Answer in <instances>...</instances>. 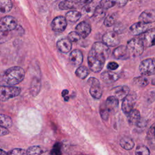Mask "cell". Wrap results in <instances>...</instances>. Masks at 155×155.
I'll return each instance as SVG.
<instances>
[{"instance_id":"ffe728a7","label":"cell","mask_w":155,"mask_h":155,"mask_svg":"<svg viewBox=\"0 0 155 155\" xmlns=\"http://www.w3.org/2000/svg\"><path fill=\"white\" fill-rule=\"evenodd\" d=\"M127 120L131 125H138L140 121V114L138 110L133 109L127 114Z\"/></svg>"},{"instance_id":"74e56055","label":"cell","mask_w":155,"mask_h":155,"mask_svg":"<svg viewBox=\"0 0 155 155\" xmlns=\"http://www.w3.org/2000/svg\"><path fill=\"white\" fill-rule=\"evenodd\" d=\"M67 39L71 42H76L80 40L81 37L76 31H71L68 33Z\"/></svg>"},{"instance_id":"30bf717a","label":"cell","mask_w":155,"mask_h":155,"mask_svg":"<svg viewBox=\"0 0 155 155\" xmlns=\"http://www.w3.org/2000/svg\"><path fill=\"white\" fill-rule=\"evenodd\" d=\"M17 27L16 19L12 16H6L0 20V27L10 31L15 30Z\"/></svg>"},{"instance_id":"277c9868","label":"cell","mask_w":155,"mask_h":155,"mask_svg":"<svg viewBox=\"0 0 155 155\" xmlns=\"http://www.w3.org/2000/svg\"><path fill=\"white\" fill-rule=\"evenodd\" d=\"M21 91L19 87L0 85V101H6L18 96Z\"/></svg>"},{"instance_id":"ee69618b","label":"cell","mask_w":155,"mask_h":155,"mask_svg":"<svg viewBox=\"0 0 155 155\" xmlns=\"http://www.w3.org/2000/svg\"><path fill=\"white\" fill-rule=\"evenodd\" d=\"M93 1V0H76L78 4H79L81 5H84L91 3Z\"/></svg>"},{"instance_id":"f35d334b","label":"cell","mask_w":155,"mask_h":155,"mask_svg":"<svg viewBox=\"0 0 155 155\" xmlns=\"http://www.w3.org/2000/svg\"><path fill=\"white\" fill-rule=\"evenodd\" d=\"M7 155H26V151L22 148H14L7 153Z\"/></svg>"},{"instance_id":"9c48e42d","label":"cell","mask_w":155,"mask_h":155,"mask_svg":"<svg viewBox=\"0 0 155 155\" xmlns=\"http://www.w3.org/2000/svg\"><path fill=\"white\" fill-rule=\"evenodd\" d=\"M154 35L155 30L153 28L148 30L139 36L143 44L144 47H150L154 45Z\"/></svg>"},{"instance_id":"f6af8a7d","label":"cell","mask_w":155,"mask_h":155,"mask_svg":"<svg viewBox=\"0 0 155 155\" xmlns=\"http://www.w3.org/2000/svg\"><path fill=\"white\" fill-rule=\"evenodd\" d=\"M9 133V131L7 128L0 127V136H5Z\"/></svg>"},{"instance_id":"8fae6325","label":"cell","mask_w":155,"mask_h":155,"mask_svg":"<svg viewBox=\"0 0 155 155\" xmlns=\"http://www.w3.org/2000/svg\"><path fill=\"white\" fill-rule=\"evenodd\" d=\"M91 31V25L86 21L81 22L76 27V32L83 39L86 38L90 34Z\"/></svg>"},{"instance_id":"7402d4cb","label":"cell","mask_w":155,"mask_h":155,"mask_svg":"<svg viewBox=\"0 0 155 155\" xmlns=\"http://www.w3.org/2000/svg\"><path fill=\"white\" fill-rule=\"evenodd\" d=\"M26 155H50V153L39 146L30 147L26 151Z\"/></svg>"},{"instance_id":"ba28073f","label":"cell","mask_w":155,"mask_h":155,"mask_svg":"<svg viewBox=\"0 0 155 155\" xmlns=\"http://www.w3.org/2000/svg\"><path fill=\"white\" fill-rule=\"evenodd\" d=\"M67 25V21L65 17L59 16L54 18L51 24L52 30L57 33H61L64 31Z\"/></svg>"},{"instance_id":"7dc6e473","label":"cell","mask_w":155,"mask_h":155,"mask_svg":"<svg viewBox=\"0 0 155 155\" xmlns=\"http://www.w3.org/2000/svg\"><path fill=\"white\" fill-rule=\"evenodd\" d=\"M0 155H7V152L2 149H0Z\"/></svg>"},{"instance_id":"8d00e7d4","label":"cell","mask_w":155,"mask_h":155,"mask_svg":"<svg viewBox=\"0 0 155 155\" xmlns=\"http://www.w3.org/2000/svg\"><path fill=\"white\" fill-rule=\"evenodd\" d=\"M9 31L0 27V44H2L7 41L9 39Z\"/></svg>"},{"instance_id":"1f68e13d","label":"cell","mask_w":155,"mask_h":155,"mask_svg":"<svg viewBox=\"0 0 155 155\" xmlns=\"http://www.w3.org/2000/svg\"><path fill=\"white\" fill-rule=\"evenodd\" d=\"M117 18V15L116 13H112L110 14L107 16L104 19V24L106 27H111L112 25H114L116 23Z\"/></svg>"},{"instance_id":"7a4b0ae2","label":"cell","mask_w":155,"mask_h":155,"mask_svg":"<svg viewBox=\"0 0 155 155\" xmlns=\"http://www.w3.org/2000/svg\"><path fill=\"white\" fill-rule=\"evenodd\" d=\"M25 77V71L20 67H12L4 72L2 78L6 84L10 86L16 85L22 81Z\"/></svg>"},{"instance_id":"d6986e66","label":"cell","mask_w":155,"mask_h":155,"mask_svg":"<svg viewBox=\"0 0 155 155\" xmlns=\"http://www.w3.org/2000/svg\"><path fill=\"white\" fill-rule=\"evenodd\" d=\"M101 79L105 84H112L119 79V76L111 71H105L102 73Z\"/></svg>"},{"instance_id":"c3c4849f","label":"cell","mask_w":155,"mask_h":155,"mask_svg":"<svg viewBox=\"0 0 155 155\" xmlns=\"http://www.w3.org/2000/svg\"><path fill=\"white\" fill-rule=\"evenodd\" d=\"M64 98L65 101H68V99H69V97H68L67 96H66L64 97Z\"/></svg>"},{"instance_id":"836d02e7","label":"cell","mask_w":155,"mask_h":155,"mask_svg":"<svg viewBox=\"0 0 155 155\" xmlns=\"http://www.w3.org/2000/svg\"><path fill=\"white\" fill-rule=\"evenodd\" d=\"M95 8L96 7H94V5L92 4V3H90V4L84 5L82 10L84 14L87 15L90 17H91L93 15Z\"/></svg>"},{"instance_id":"8992f818","label":"cell","mask_w":155,"mask_h":155,"mask_svg":"<svg viewBox=\"0 0 155 155\" xmlns=\"http://www.w3.org/2000/svg\"><path fill=\"white\" fill-rule=\"evenodd\" d=\"M102 43L107 47H114L119 44L118 35L114 31H108L105 33L102 38Z\"/></svg>"},{"instance_id":"f546056e","label":"cell","mask_w":155,"mask_h":155,"mask_svg":"<svg viewBox=\"0 0 155 155\" xmlns=\"http://www.w3.org/2000/svg\"><path fill=\"white\" fill-rule=\"evenodd\" d=\"M12 120L11 117L4 114H0V127L8 128L12 125Z\"/></svg>"},{"instance_id":"ac0fdd59","label":"cell","mask_w":155,"mask_h":155,"mask_svg":"<svg viewBox=\"0 0 155 155\" xmlns=\"http://www.w3.org/2000/svg\"><path fill=\"white\" fill-rule=\"evenodd\" d=\"M70 61L74 66H79L83 62V54L79 50H73L70 54Z\"/></svg>"},{"instance_id":"4dcf8cb0","label":"cell","mask_w":155,"mask_h":155,"mask_svg":"<svg viewBox=\"0 0 155 155\" xmlns=\"http://www.w3.org/2000/svg\"><path fill=\"white\" fill-rule=\"evenodd\" d=\"M133 84L139 87H146L149 84L148 79L144 76H140L133 79Z\"/></svg>"},{"instance_id":"ab89813d","label":"cell","mask_w":155,"mask_h":155,"mask_svg":"<svg viewBox=\"0 0 155 155\" xmlns=\"http://www.w3.org/2000/svg\"><path fill=\"white\" fill-rule=\"evenodd\" d=\"M100 114L101 116V117L104 120H107L109 117V113L106 110V108L104 107V104H102L101 107H100Z\"/></svg>"},{"instance_id":"83f0119b","label":"cell","mask_w":155,"mask_h":155,"mask_svg":"<svg viewBox=\"0 0 155 155\" xmlns=\"http://www.w3.org/2000/svg\"><path fill=\"white\" fill-rule=\"evenodd\" d=\"M90 93L91 96L96 99H99L102 95V90L100 85H96L90 86Z\"/></svg>"},{"instance_id":"e575fe53","label":"cell","mask_w":155,"mask_h":155,"mask_svg":"<svg viewBox=\"0 0 155 155\" xmlns=\"http://www.w3.org/2000/svg\"><path fill=\"white\" fill-rule=\"evenodd\" d=\"M136 155H150V152L148 148L145 145H139L136 147Z\"/></svg>"},{"instance_id":"44dd1931","label":"cell","mask_w":155,"mask_h":155,"mask_svg":"<svg viewBox=\"0 0 155 155\" xmlns=\"http://www.w3.org/2000/svg\"><path fill=\"white\" fill-rule=\"evenodd\" d=\"M72 47L71 42L67 38H63L57 42V48L62 53H68Z\"/></svg>"},{"instance_id":"d4e9b609","label":"cell","mask_w":155,"mask_h":155,"mask_svg":"<svg viewBox=\"0 0 155 155\" xmlns=\"http://www.w3.org/2000/svg\"><path fill=\"white\" fill-rule=\"evenodd\" d=\"M78 3L76 0H64L59 4V8L61 10H70L76 8Z\"/></svg>"},{"instance_id":"9a60e30c","label":"cell","mask_w":155,"mask_h":155,"mask_svg":"<svg viewBox=\"0 0 155 155\" xmlns=\"http://www.w3.org/2000/svg\"><path fill=\"white\" fill-rule=\"evenodd\" d=\"M113 55L117 59L125 60L130 58L127 48L125 45H120L116 47L113 52Z\"/></svg>"},{"instance_id":"6da1fadb","label":"cell","mask_w":155,"mask_h":155,"mask_svg":"<svg viewBox=\"0 0 155 155\" xmlns=\"http://www.w3.org/2000/svg\"><path fill=\"white\" fill-rule=\"evenodd\" d=\"M110 50L102 42H96L92 45L88 55V64L90 69L94 72H100L110 54Z\"/></svg>"},{"instance_id":"cb8c5ba5","label":"cell","mask_w":155,"mask_h":155,"mask_svg":"<svg viewBox=\"0 0 155 155\" xmlns=\"http://www.w3.org/2000/svg\"><path fill=\"white\" fill-rule=\"evenodd\" d=\"M81 16L82 14L81 12L76 10H71L66 13L65 18L67 21H68L71 23H74L79 21Z\"/></svg>"},{"instance_id":"e0dca14e","label":"cell","mask_w":155,"mask_h":155,"mask_svg":"<svg viewBox=\"0 0 155 155\" xmlns=\"http://www.w3.org/2000/svg\"><path fill=\"white\" fill-rule=\"evenodd\" d=\"M111 91L114 94V96L119 100L123 99L129 94L130 88L128 86L122 85L113 88Z\"/></svg>"},{"instance_id":"7c38bea8","label":"cell","mask_w":155,"mask_h":155,"mask_svg":"<svg viewBox=\"0 0 155 155\" xmlns=\"http://www.w3.org/2000/svg\"><path fill=\"white\" fill-rule=\"evenodd\" d=\"M104 105L108 113L113 114L116 113L118 109L119 100L114 96H110L107 97Z\"/></svg>"},{"instance_id":"b9f144b4","label":"cell","mask_w":155,"mask_h":155,"mask_svg":"<svg viewBox=\"0 0 155 155\" xmlns=\"http://www.w3.org/2000/svg\"><path fill=\"white\" fill-rule=\"evenodd\" d=\"M87 84L90 86H93V85H100V82L99 81L98 79H97L95 78H90L88 79Z\"/></svg>"},{"instance_id":"bcb514c9","label":"cell","mask_w":155,"mask_h":155,"mask_svg":"<svg viewBox=\"0 0 155 155\" xmlns=\"http://www.w3.org/2000/svg\"><path fill=\"white\" fill-rule=\"evenodd\" d=\"M68 93V91L67 90H64L62 91V97H65L66 96Z\"/></svg>"},{"instance_id":"52a82bcc","label":"cell","mask_w":155,"mask_h":155,"mask_svg":"<svg viewBox=\"0 0 155 155\" xmlns=\"http://www.w3.org/2000/svg\"><path fill=\"white\" fill-rule=\"evenodd\" d=\"M136 96L134 94H128L123 99L122 110L125 114H127L133 109L136 103Z\"/></svg>"},{"instance_id":"7bdbcfd3","label":"cell","mask_w":155,"mask_h":155,"mask_svg":"<svg viewBox=\"0 0 155 155\" xmlns=\"http://www.w3.org/2000/svg\"><path fill=\"white\" fill-rule=\"evenodd\" d=\"M118 67H119L118 64L115 62H110L107 65V68L110 70H116Z\"/></svg>"},{"instance_id":"484cf974","label":"cell","mask_w":155,"mask_h":155,"mask_svg":"<svg viewBox=\"0 0 155 155\" xmlns=\"http://www.w3.org/2000/svg\"><path fill=\"white\" fill-rule=\"evenodd\" d=\"M120 145L126 150H130L133 148L134 142L131 138L128 136H124L120 140Z\"/></svg>"},{"instance_id":"3957f363","label":"cell","mask_w":155,"mask_h":155,"mask_svg":"<svg viewBox=\"0 0 155 155\" xmlns=\"http://www.w3.org/2000/svg\"><path fill=\"white\" fill-rule=\"evenodd\" d=\"M130 57H137L141 55L144 50L143 44L139 36L135 37L130 40L127 45Z\"/></svg>"},{"instance_id":"681fc988","label":"cell","mask_w":155,"mask_h":155,"mask_svg":"<svg viewBox=\"0 0 155 155\" xmlns=\"http://www.w3.org/2000/svg\"><path fill=\"white\" fill-rule=\"evenodd\" d=\"M130 1H133V0H130Z\"/></svg>"},{"instance_id":"603a6c76","label":"cell","mask_w":155,"mask_h":155,"mask_svg":"<svg viewBox=\"0 0 155 155\" xmlns=\"http://www.w3.org/2000/svg\"><path fill=\"white\" fill-rule=\"evenodd\" d=\"M41 81L38 78H34L31 81L30 86V93L33 96H36L41 90Z\"/></svg>"},{"instance_id":"5bb4252c","label":"cell","mask_w":155,"mask_h":155,"mask_svg":"<svg viewBox=\"0 0 155 155\" xmlns=\"http://www.w3.org/2000/svg\"><path fill=\"white\" fill-rule=\"evenodd\" d=\"M150 27V25L149 24H145L140 21L133 24L130 27V30L133 35L138 36L149 30Z\"/></svg>"},{"instance_id":"4316f807","label":"cell","mask_w":155,"mask_h":155,"mask_svg":"<svg viewBox=\"0 0 155 155\" xmlns=\"http://www.w3.org/2000/svg\"><path fill=\"white\" fill-rule=\"evenodd\" d=\"M105 15H106V10L104 9L99 5L96 7L93 15L91 17L93 18L94 21H99L101 19H102L104 17H105Z\"/></svg>"},{"instance_id":"d590c367","label":"cell","mask_w":155,"mask_h":155,"mask_svg":"<svg viewBox=\"0 0 155 155\" xmlns=\"http://www.w3.org/2000/svg\"><path fill=\"white\" fill-rule=\"evenodd\" d=\"M147 140L149 144L151 146L154 145V124L152 125L147 133Z\"/></svg>"},{"instance_id":"4fadbf2b","label":"cell","mask_w":155,"mask_h":155,"mask_svg":"<svg viewBox=\"0 0 155 155\" xmlns=\"http://www.w3.org/2000/svg\"><path fill=\"white\" fill-rule=\"evenodd\" d=\"M127 2L128 0H101L99 5L107 10L114 6L122 7L127 4Z\"/></svg>"},{"instance_id":"f1b7e54d","label":"cell","mask_w":155,"mask_h":155,"mask_svg":"<svg viewBox=\"0 0 155 155\" xmlns=\"http://www.w3.org/2000/svg\"><path fill=\"white\" fill-rule=\"evenodd\" d=\"M13 7L11 0H0V13H6L9 12Z\"/></svg>"},{"instance_id":"60d3db41","label":"cell","mask_w":155,"mask_h":155,"mask_svg":"<svg viewBox=\"0 0 155 155\" xmlns=\"http://www.w3.org/2000/svg\"><path fill=\"white\" fill-rule=\"evenodd\" d=\"M50 155H61V145L59 143H56L51 151L50 152Z\"/></svg>"},{"instance_id":"5b68a950","label":"cell","mask_w":155,"mask_h":155,"mask_svg":"<svg viewBox=\"0 0 155 155\" xmlns=\"http://www.w3.org/2000/svg\"><path fill=\"white\" fill-rule=\"evenodd\" d=\"M139 71L142 76H151L154 74V61L153 58L143 60L139 65Z\"/></svg>"},{"instance_id":"d6a6232c","label":"cell","mask_w":155,"mask_h":155,"mask_svg":"<svg viewBox=\"0 0 155 155\" xmlns=\"http://www.w3.org/2000/svg\"><path fill=\"white\" fill-rule=\"evenodd\" d=\"M76 75L81 79H85L89 74V70L85 66H79L75 71Z\"/></svg>"},{"instance_id":"2e32d148","label":"cell","mask_w":155,"mask_h":155,"mask_svg":"<svg viewBox=\"0 0 155 155\" xmlns=\"http://www.w3.org/2000/svg\"><path fill=\"white\" fill-rule=\"evenodd\" d=\"M140 22L145 24L153 23L155 21V12L154 10H146L143 11L139 18Z\"/></svg>"}]
</instances>
